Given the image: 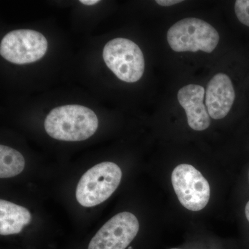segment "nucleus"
<instances>
[{"label":"nucleus","mask_w":249,"mask_h":249,"mask_svg":"<svg viewBox=\"0 0 249 249\" xmlns=\"http://www.w3.org/2000/svg\"><path fill=\"white\" fill-rule=\"evenodd\" d=\"M122 171L116 163L103 162L94 165L80 178L77 186V201L84 207H93L104 202L117 189Z\"/></svg>","instance_id":"obj_2"},{"label":"nucleus","mask_w":249,"mask_h":249,"mask_svg":"<svg viewBox=\"0 0 249 249\" xmlns=\"http://www.w3.org/2000/svg\"><path fill=\"white\" fill-rule=\"evenodd\" d=\"M235 11L239 21L242 24L249 27V0L236 1Z\"/></svg>","instance_id":"obj_12"},{"label":"nucleus","mask_w":249,"mask_h":249,"mask_svg":"<svg viewBox=\"0 0 249 249\" xmlns=\"http://www.w3.org/2000/svg\"><path fill=\"white\" fill-rule=\"evenodd\" d=\"M31 214L26 208L10 201L0 200V234L14 235L30 224Z\"/></svg>","instance_id":"obj_10"},{"label":"nucleus","mask_w":249,"mask_h":249,"mask_svg":"<svg viewBox=\"0 0 249 249\" xmlns=\"http://www.w3.org/2000/svg\"><path fill=\"white\" fill-rule=\"evenodd\" d=\"M25 160L20 152L11 147L0 145V178H13L24 170Z\"/></svg>","instance_id":"obj_11"},{"label":"nucleus","mask_w":249,"mask_h":249,"mask_svg":"<svg viewBox=\"0 0 249 249\" xmlns=\"http://www.w3.org/2000/svg\"><path fill=\"white\" fill-rule=\"evenodd\" d=\"M172 183L178 201L183 207L199 211L207 206L211 196L210 185L194 166L180 164L174 169Z\"/></svg>","instance_id":"obj_5"},{"label":"nucleus","mask_w":249,"mask_h":249,"mask_svg":"<svg viewBox=\"0 0 249 249\" xmlns=\"http://www.w3.org/2000/svg\"><path fill=\"white\" fill-rule=\"evenodd\" d=\"M99 1L98 0H80V2L88 6H91V5L98 4Z\"/></svg>","instance_id":"obj_14"},{"label":"nucleus","mask_w":249,"mask_h":249,"mask_svg":"<svg viewBox=\"0 0 249 249\" xmlns=\"http://www.w3.org/2000/svg\"><path fill=\"white\" fill-rule=\"evenodd\" d=\"M103 56L108 68L122 81L135 83L142 78L145 70L143 53L132 40L117 37L109 41Z\"/></svg>","instance_id":"obj_4"},{"label":"nucleus","mask_w":249,"mask_h":249,"mask_svg":"<svg viewBox=\"0 0 249 249\" xmlns=\"http://www.w3.org/2000/svg\"><path fill=\"white\" fill-rule=\"evenodd\" d=\"M235 92L231 80L225 73L214 75L206 90V107L211 118L218 120L226 117L235 101Z\"/></svg>","instance_id":"obj_8"},{"label":"nucleus","mask_w":249,"mask_h":249,"mask_svg":"<svg viewBox=\"0 0 249 249\" xmlns=\"http://www.w3.org/2000/svg\"><path fill=\"white\" fill-rule=\"evenodd\" d=\"M48 42L38 31L20 29L11 31L3 37L0 54L4 59L18 65L32 63L45 55Z\"/></svg>","instance_id":"obj_6"},{"label":"nucleus","mask_w":249,"mask_h":249,"mask_svg":"<svg viewBox=\"0 0 249 249\" xmlns=\"http://www.w3.org/2000/svg\"><path fill=\"white\" fill-rule=\"evenodd\" d=\"M139 230L134 214L123 212L106 222L91 239L88 249H125Z\"/></svg>","instance_id":"obj_7"},{"label":"nucleus","mask_w":249,"mask_h":249,"mask_svg":"<svg viewBox=\"0 0 249 249\" xmlns=\"http://www.w3.org/2000/svg\"></svg>","instance_id":"obj_16"},{"label":"nucleus","mask_w":249,"mask_h":249,"mask_svg":"<svg viewBox=\"0 0 249 249\" xmlns=\"http://www.w3.org/2000/svg\"><path fill=\"white\" fill-rule=\"evenodd\" d=\"M170 47L176 52L211 53L219 43V35L212 25L198 18L181 19L170 28L167 34Z\"/></svg>","instance_id":"obj_3"},{"label":"nucleus","mask_w":249,"mask_h":249,"mask_svg":"<svg viewBox=\"0 0 249 249\" xmlns=\"http://www.w3.org/2000/svg\"><path fill=\"white\" fill-rule=\"evenodd\" d=\"M204 88L201 85H188L178 91V103L186 113L188 125L196 131L205 130L211 124V116L204 102Z\"/></svg>","instance_id":"obj_9"},{"label":"nucleus","mask_w":249,"mask_h":249,"mask_svg":"<svg viewBox=\"0 0 249 249\" xmlns=\"http://www.w3.org/2000/svg\"><path fill=\"white\" fill-rule=\"evenodd\" d=\"M98 127L97 116L89 108L78 105L55 107L45 121L47 134L65 142H81L94 134Z\"/></svg>","instance_id":"obj_1"},{"label":"nucleus","mask_w":249,"mask_h":249,"mask_svg":"<svg viewBox=\"0 0 249 249\" xmlns=\"http://www.w3.org/2000/svg\"><path fill=\"white\" fill-rule=\"evenodd\" d=\"M181 0H157L156 2L162 6H170L182 2Z\"/></svg>","instance_id":"obj_13"},{"label":"nucleus","mask_w":249,"mask_h":249,"mask_svg":"<svg viewBox=\"0 0 249 249\" xmlns=\"http://www.w3.org/2000/svg\"><path fill=\"white\" fill-rule=\"evenodd\" d=\"M245 214L246 217H247V220H248L249 222V201L247 202V205H246Z\"/></svg>","instance_id":"obj_15"}]
</instances>
